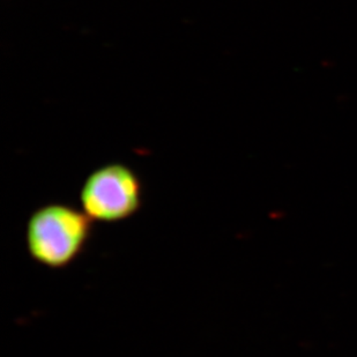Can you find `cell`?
<instances>
[{
  "instance_id": "1",
  "label": "cell",
  "mask_w": 357,
  "mask_h": 357,
  "mask_svg": "<svg viewBox=\"0 0 357 357\" xmlns=\"http://www.w3.org/2000/svg\"><path fill=\"white\" fill-rule=\"evenodd\" d=\"M93 220L61 204L36 209L28 220L26 242L31 258L50 268L66 267L82 252L91 237Z\"/></svg>"
},
{
  "instance_id": "2",
  "label": "cell",
  "mask_w": 357,
  "mask_h": 357,
  "mask_svg": "<svg viewBox=\"0 0 357 357\" xmlns=\"http://www.w3.org/2000/svg\"><path fill=\"white\" fill-rule=\"evenodd\" d=\"M84 212L93 221L119 222L142 207V185L128 165L110 163L88 176L80 193Z\"/></svg>"
}]
</instances>
